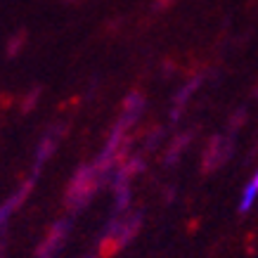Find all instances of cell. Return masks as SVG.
<instances>
[{
  "label": "cell",
  "mask_w": 258,
  "mask_h": 258,
  "mask_svg": "<svg viewBox=\"0 0 258 258\" xmlns=\"http://www.w3.org/2000/svg\"><path fill=\"white\" fill-rule=\"evenodd\" d=\"M258 195V187H253V185H249V187L244 189V195H242V202H239V211H249L251 209V204H253V199H256Z\"/></svg>",
  "instance_id": "6da1fadb"
},
{
  "label": "cell",
  "mask_w": 258,
  "mask_h": 258,
  "mask_svg": "<svg viewBox=\"0 0 258 258\" xmlns=\"http://www.w3.org/2000/svg\"><path fill=\"white\" fill-rule=\"evenodd\" d=\"M251 185H253V187H258V173L253 175V180H251Z\"/></svg>",
  "instance_id": "7a4b0ae2"
}]
</instances>
